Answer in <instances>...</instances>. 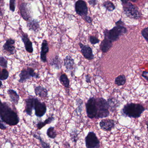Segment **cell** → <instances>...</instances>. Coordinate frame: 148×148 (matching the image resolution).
<instances>
[{"label":"cell","mask_w":148,"mask_h":148,"mask_svg":"<svg viewBox=\"0 0 148 148\" xmlns=\"http://www.w3.org/2000/svg\"><path fill=\"white\" fill-rule=\"evenodd\" d=\"M123 9L124 14L128 17L135 20H138L140 18L141 14L138 8L132 3L128 2L124 4Z\"/></svg>","instance_id":"obj_6"},{"label":"cell","mask_w":148,"mask_h":148,"mask_svg":"<svg viewBox=\"0 0 148 148\" xmlns=\"http://www.w3.org/2000/svg\"><path fill=\"white\" fill-rule=\"evenodd\" d=\"M7 129V126H5V125L3 123V122L0 119V129L2 130H5Z\"/></svg>","instance_id":"obj_37"},{"label":"cell","mask_w":148,"mask_h":148,"mask_svg":"<svg viewBox=\"0 0 148 148\" xmlns=\"http://www.w3.org/2000/svg\"><path fill=\"white\" fill-rule=\"evenodd\" d=\"M85 79H86V82L87 83L91 82V77L88 74L85 76Z\"/></svg>","instance_id":"obj_40"},{"label":"cell","mask_w":148,"mask_h":148,"mask_svg":"<svg viewBox=\"0 0 148 148\" xmlns=\"http://www.w3.org/2000/svg\"><path fill=\"white\" fill-rule=\"evenodd\" d=\"M127 78L124 75H121L116 77L115 84L118 86H123L126 84Z\"/></svg>","instance_id":"obj_26"},{"label":"cell","mask_w":148,"mask_h":148,"mask_svg":"<svg viewBox=\"0 0 148 148\" xmlns=\"http://www.w3.org/2000/svg\"><path fill=\"white\" fill-rule=\"evenodd\" d=\"M76 103L78 106V108H79V110H80V111L81 112L82 109V105H83V101L80 98H78L76 100Z\"/></svg>","instance_id":"obj_35"},{"label":"cell","mask_w":148,"mask_h":148,"mask_svg":"<svg viewBox=\"0 0 148 148\" xmlns=\"http://www.w3.org/2000/svg\"><path fill=\"white\" fill-rule=\"evenodd\" d=\"M79 45L81 48V51L83 57L88 60H92L94 58V55L93 53V49L89 46L84 45L81 42L79 43Z\"/></svg>","instance_id":"obj_12"},{"label":"cell","mask_w":148,"mask_h":148,"mask_svg":"<svg viewBox=\"0 0 148 148\" xmlns=\"http://www.w3.org/2000/svg\"><path fill=\"white\" fill-rule=\"evenodd\" d=\"M9 72L5 69L0 68V81L7 80L9 77Z\"/></svg>","instance_id":"obj_30"},{"label":"cell","mask_w":148,"mask_h":148,"mask_svg":"<svg viewBox=\"0 0 148 148\" xmlns=\"http://www.w3.org/2000/svg\"><path fill=\"white\" fill-rule=\"evenodd\" d=\"M75 8L76 13L79 15L84 17L88 13L87 6L86 2L83 0H78L76 2Z\"/></svg>","instance_id":"obj_11"},{"label":"cell","mask_w":148,"mask_h":148,"mask_svg":"<svg viewBox=\"0 0 148 148\" xmlns=\"http://www.w3.org/2000/svg\"><path fill=\"white\" fill-rule=\"evenodd\" d=\"M89 41L92 45H96L100 42V40L96 36H90L89 37Z\"/></svg>","instance_id":"obj_32"},{"label":"cell","mask_w":148,"mask_h":148,"mask_svg":"<svg viewBox=\"0 0 148 148\" xmlns=\"http://www.w3.org/2000/svg\"><path fill=\"white\" fill-rule=\"evenodd\" d=\"M16 0H10L9 8L10 11L14 12L15 10Z\"/></svg>","instance_id":"obj_34"},{"label":"cell","mask_w":148,"mask_h":148,"mask_svg":"<svg viewBox=\"0 0 148 148\" xmlns=\"http://www.w3.org/2000/svg\"><path fill=\"white\" fill-rule=\"evenodd\" d=\"M0 3H1V0H0ZM0 10H1V8H0Z\"/></svg>","instance_id":"obj_45"},{"label":"cell","mask_w":148,"mask_h":148,"mask_svg":"<svg viewBox=\"0 0 148 148\" xmlns=\"http://www.w3.org/2000/svg\"><path fill=\"white\" fill-rule=\"evenodd\" d=\"M116 26L110 30L105 29L103 32L104 38H107L112 42L116 41L120 36L127 34V29L124 27V23L120 19L116 23Z\"/></svg>","instance_id":"obj_2"},{"label":"cell","mask_w":148,"mask_h":148,"mask_svg":"<svg viewBox=\"0 0 148 148\" xmlns=\"http://www.w3.org/2000/svg\"><path fill=\"white\" fill-rule=\"evenodd\" d=\"M85 106L88 117L90 119L96 118L99 107L96 101V97H90L85 104Z\"/></svg>","instance_id":"obj_4"},{"label":"cell","mask_w":148,"mask_h":148,"mask_svg":"<svg viewBox=\"0 0 148 148\" xmlns=\"http://www.w3.org/2000/svg\"><path fill=\"white\" fill-rule=\"evenodd\" d=\"M103 7L109 11H113L115 9L116 7L114 4L109 1H106L103 3Z\"/></svg>","instance_id":"obj_28"},{"label":"cell","mask_w":148,"mask_h":148,"mask_svg":"<svg viewBox=\"0 0 148 148\" xmlns=\"http://www.w3.org/2000/svg\"><path fill=\"white\" fill-rule=\"evenodd\" d=\"M62 60L59 56L56 55L50 60V64L56 69H60L62 67Z\"/></svg>","instance_id":"obj_22"},{"label":"cell","mask_w":148,"mask_h":148,"mask_svg":"<svg viewBox=\"0 0 148 148\" xmlns=\"http://www.w3.org/2000/svg\"><path fill=\"white\" fill-rule=\"evenodd\" d=\"M96 99L99 107L96 119L107 117L109 115V106L107 101L103 97H96Z\"/></svg>","instance_id":"obj_5"},{"label":"cell","mask_w":148,"mask_h":148,"mask_svg":"<svg viewBox=\"0 0 148 148\" xmlns=\"http://www.w3.org/2000/svg\"><path fill=\"white\" fill-rule=\"evenodd\" d=\"M85 143L87 148H99L100 147V142L96 135L93 132L88 134L85 138Z\"/></svg>","instance_id":"obj_9"},{"label":"cell","mask_w":148,"mask_h":148,"mask_svg":"<svg viewBox=\"0 0 148 148\" xmlns=\"http://www.w3.org/2000/svg\"><path fill=\"white\" fill-rule=\"evenodd\" d=\"M2 82L1 81H0V88H1V87L2 86Z\"/></svg>","instance_id":"obj_43"},{"label":"cell","mask_w":148,"mask_h":148,"mask_svg":"<svg viewBox=\"0 0 148 148\" xmlns=\"http://www.w3.org/2000/svg\"><path fill=\"white\" fill-rule=\"evenodd\" d=\"M19 82L23 83L27 80L30 79L31 77H35L36 79L40 78V75L39 74L36 73L35 72L33 68L28 67L21 70L19 74Z\"/></svg>","instance_id":"obj_7"},{"label":"cell","mask_w":148,"mask_h":148,"mask_svg":"<svg viewBox=\"0 0 148 148\" xmlns=\"http://www.w3.org/2000/svg\"><path fill=\"white\" fill-rule=\"evenodd\" d=\"M0 119L3 122L10 126H16L20 121L17 112L6 102H2L0 99Z\"/></svg>","instance_id":"obj_1"},{"label":"cell","mask_w":148,"mask_h":148,"mask_svg":"<svg viewBox=\"0 0 148 148\" xmlns=\"http://www.w3.org/2000/svg\"><path fill=\"white\" fill-rule=\"evenodd\" d=\"M27 21V27L28 28L29 30L34 31V32L38 31L40 29V25L39 22L37 20L31 18Z\"/></svg>","instance_id":"obj_18"},{"label":"cell","mask_w":148,"mask_h":148,"mask_svg":"<svg viewBox=\"0 0 148 148\" xmlns=\"http://www.w3.org/2000/svg\"><path fill=\"white\" fill-rule=\"evenodd\" d=\"M113 46V42L111 41L104 38L100 45V49L103 53H107Z\"/></svg>","instance_id":"obj_20"},{"label":"cell","mask_w":148,"mask_h":148,"mask_svg":"<svg viewBox=\"0 0 148 148\" xmlns=\"http://www.w3.org/2000/svg\"><path fill=\"white\" fill-rule=\"evenodd\" d=\"M148 73L147 71H143L142 72V77H144L145 79H146L147 82L148 81Z\"/></svg>","instance_id":"obj_39"},{"label":"cell","mask_w":148,"mask_h":148,"mask_svg":"<svg viewBox=\"0 0 148 148\" xmlns=\"http://www.w3.org/2000/svg\"><path fill=\"white\" fill-rule=\"evenodd\" d=\"M138 1V0H131V1L133 2H136Z\"/></svg>","instance_id":"obj_44"},{"label":"cell","mask_w":148,"mask_h":148,"mask_svg":"<svg viewBox=\"0 0 148 148\" xmlns=\"http://www.w3.org/2000/svg\"><path fill=\"white\" fill-rule=\"evenodd\" d=\"M47 134L51 139H54L57 136V134L54 130V127H50L48 129L47 131Z\"/></svg>","instance_id":"obj_29"},{"label":"cell","mask_w":148,"mask_h":148,"mask_svg":"<svg viewBox=\"0 0 148 148\" xmlns=\"http://www.w3.org/2000/svg\"><path fill=\"white\" fill-rule=\"evenodd\" d=\"M100 126L101 128L104 131H110L114 127V121L112 119H104L100 122Z\"/></svg>","instance_id":"obj_15"},{"label":"cell","mask_w":148,"mask_h":148,"mask_svg":"<svg viewBox=\"0 0 148 148\" xmlns=\"http://www.w3.org/2000/svg\"><path fill=\"white\" fill-rule=\"evenodd\" d=\"M33 136L34 138L40 141L41 145L43 148H50V145L49 143L45 142L41 137L40 134H33Z\"/></svg>","instance_id":"obj_27"},{"label":"cell","mask_w":148,"mask_h":148,"mask_svg":"<svg viewBox=\"0 0 148 148\" xmlns=\"http://www.w3.org/2000/svg\"><path fill=\"white\" fill-rule=\"evenodd\" d=\"M7 92L10 97L11 102H12L16 105H17L19 102L20 97L16 91L14 90L10 89L8 90Z\"/></svg>","instance_id":"obj_23"},{"label":"cell","mask_w":148,"mask_h":148,"mask_svg":"<svg viewBox=\"0 0 148 148\" xmlns=\"http://www.w3.org/2000/svg\"><path fill=\"white\" fill-rule=\"evenodd\" d=\"M120 1H121L123 3H124V4H126V3H127L128 2L129 0H120Z\"/></svg>","instance_id":"obj_42"},{"label":"cell","mask_w":148,"mask_h":148,"mask_svg":"<svg viewBox=\"0 0 148 148\" xmlns=\"http://www.w3.org/2000/svg\"><path fill=\"white\" fill-rule=\"evenodd\" d=\"M34 90L36 95L41 98H46L48 97L47 90L42 86H34Z\"/></svg>","instance_id":"obj_19"},{"label":"cell","mask_w":148,"mask_h":148,"mask_svg":"<svg viewBox=\"0 0 148 148\" xmlns=\"http://www.w3.org/2000/svg\"><path fill=\"white\" fill-rule=\"evenodd\" d=\"M15 41L12 38H9L6 40L3 46V49L4 52L9 54L8 55L14 54L16 52L14 44Z\"/></svg>","instance_id":"obj_13"},{"label":"cell","mask_w":148,"mask_h":148,"mask_svg":"<svg viewBox=\"0 0 148 148\" xmlns=\"http://www.w3.org/2000/svg\"><path fill=\"white\" fill-rule=\"evenodd\" d=\"M84 20L89 23H91L92 22V19L91 17L88 16H84Z\"/></svg>","instance_id":"obj_36"},{"label":"cell","mask_w":148,"mask_h":148,"mask_svg":"<svg viewBox=\"0 0 148 148\" xmlns=\"http://www.w3.org/2000/svg\"><path fill=\"white\" fill-rule=\"evenodd\" d=\"M88 3L90 5L92 6H95L97 4V0H89Z\"/></svg>","instance_id":"obj_38"},{"label":"cell","mask_w":148,"mask_h":148,"mask_svg":"<svg viewBox=\"0 0 148 148\" xmlns=\"http://www.w3.org/2000/svg\"><path fill=\"white\" fill-rule=\"evenodd\" d=\"M74 59L69 55L67 56L64 59V66L66 68L67 71H72L74 68Z\"/></svg>","instance_id":"obj_21"},{"label":"cell","mask_w":148,"mask_h":148,"mask_svg":"<svg viewBox=\"0 0 148 148\" xmlns=\"http://www.w3.org/2000/svg\"><path fill=\"white\" fill-rule=\"evenodd\" d=\"M77 136H78V135H77V134H76V132H74V134L73 133H71V137H72V139H74V141H76V139L77 138Z\"/></svg>","instance_id":"obj_41"},{"label":"cell","mask_w":148,"mask_h":148,"mask_svg":"<svg viewBox=\"0 0 148 148\" xmlns=\"http://www.w3.org/2000/svg\"><path fill=\"white\" fill-rule=\"evenodd\" d=\"M34 97L30 96L28 98L25 99L26 106L24 112L30 116L32 115V111L34 109Z\"/></svg>","instance_id":"obj_17"},{"label":"cell","mask_w":148,"mask_h":148,"mask_svg":"<svg viewBox=\"0 0 148 148\" xmlns=\"http://www.w3.org/2000/svg\"><path fill=\"white\" fill-rule=\"evenodd\" d=\"M141 34L143 38L146 40L147 42H148V27L142 29L141 32Z\"/></svg>","instance_id":"obj_33"},{"label":"cell","mask_w":148,"mask_h":148,"mask_svg":"<svg viewBox=\"0 0 148 148\" xmlns=\"http://www.w3.org/2000/svg\"><path fill=\"white\" fill-rule=\"evenodd\" d=\"M54 120V116H51L47 118L46 120L44 121H39L36 124V125L37 130H39L41 129L45 125H47V124H50Z\"/></svg>","instance_id":"obj_24"},{"label":"cell","mask_w":148,"mask_h":148,"mask_svg":"<svg viewBox=\"0 0 148 148\" xmlns=\"http://www.w3.org/2000/svg\"><path fill=\"white\" fill-rule=\"evenodd\" d=\"M34 109L35 114L37 117H41L45 115L47 111V106L45 103L41 102L37 97L34 98Z\"/></svg>","instance_id":"obj_8"},{"label":"cell","mask_w":148,"mask_h":148,"mask_svg":"<svg viewBox=\"0 0 148 148\" xmlns=\"http://www.w3.org/2000/svg\"><path fill=\"white\" fill-rule=\"evenodd\" d=\"M21 16L25 21H28L33 16L31 7L28 3H23L20 7Z\"/></svg>","instance_id":"obj_10"},{"label":"cell","mask_w":148,"mask_h":148,"mask_svg":"<svg viewBox=\"0 0 148 148\" xmlns=\"http://www.w3.org/2000/svg\"><path fill=\"white\" fill-rule=\"evenodd\" d=\"M59 80L61 83L67 88H69L70 87V80L66 74H62L59 77Z\"/></svg>","instance_id":"obj_25"},{"label":"cell","mask_w":148,"mask_h":148,"mask_svg":"<svg viewBox=\"0 0 148 148\" xmlns=\"http://www.w3.org/2000/svg\"><path fill=\"white\" fill-rule=\"evenodd\" d=\"M8 62V61L4 57L0 56V66L4 69L7 68Z\"/></svg>","instance_id":"obj_31"},{"label":"cell","mask_w":148,"mask_h":148,"mask_svg":"<svg viewBox=\"0 0 148 148\" xmlns=\"http://www.w3.org/2000/svg\"><path fill=\"white\" fill-rule=\"evenodd\" d=\"M146 110V109L142 104L130 103L124 105L122 110V114L124 116L130 118H137Z\"/></svg>","instance_id":"obj_3"},{"label":"cell","mask_w":148,"mask_h":148,"mask_svg":"<svg viewBox=\"0 0 148 148\" xmlns=\"http://www.w3.org/2000/svg\"><path fill=\"white\" fill-rule=\"evenodd\" d=\"M21 38L22 41L24 44L26 51L30 53H32L34 51L33 43L29 38L28 34L23 33L22 34Z\"/></svg>","instance_id":"obj_16"},{"label":"cell","mask_w":148,"mask_h":148,"mask_svg":"<svg viewBox=\"0 0 148 148\" xmlns=\"http://www.w3.org/2000/svg\"><path fill=\"white\" fill-rule=\"evenodd\" d=\"M49 51L48 43L47 40H43L41 47L40 59L42 62H47V55Z\"/></svg>","instance_id":"obj_14"}]
</instances>
